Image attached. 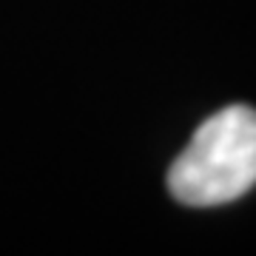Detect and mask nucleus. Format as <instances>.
Wrapping results in <instances>:
<instances>
[{
    "instance_id": "obj_1",
    "label": "nucleus",
    "mask_w": 256,
    "mask_h": 256,
    "mask_svg": "<svg viewBox=\"0 0 256 256\" xmlns=\"http://www.w3.org/2000/svg\"><path fill=\"white\" fill-rule=\"evenodd\" d=\"M256 185V111L228 106L196 128L168 171V191L191 208H214Z\"/></svg>"
}]
</instances>
